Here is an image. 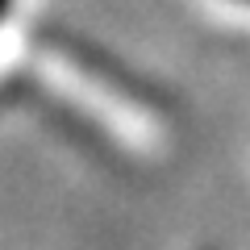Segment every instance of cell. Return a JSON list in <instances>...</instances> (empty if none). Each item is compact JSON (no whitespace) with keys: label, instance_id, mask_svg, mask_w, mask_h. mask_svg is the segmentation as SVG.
I'll use <instances>...</instances> for the list:
<instances>
[{"label":"cell","instance_id":"obj_1","mask_svg":"<svg viewBox=\"0 0 250 250\" xmlns=\"http://www.w3.org/2000/svg\"><path fill=\"white\" fill-rule=\"evenodd\" d=\"M9 17H13V0H0V29L9 25Z\"/></svg>","mask_w":250,"mask_h":250},{"label":"cell","instance_id":"obj_2","mask_svg":"<svg viewBox=\"0 0 250 250\" xmlns=\"http://www.w3.org/2000/svg\"><path fill=\"white\" fill-rule=\"evenodd\" d=\"M225 4H238V9H250V0H225Z\"/></svg>","mask_w":250,"mask_h":250}]
</instances>
